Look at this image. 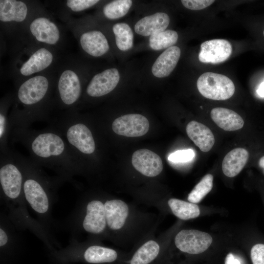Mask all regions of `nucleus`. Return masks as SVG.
Returning <instances> with one entry per match:
<instances>
[{"mask_svg":"<svg viewBox=\"0 0 264 264\" xmlns=\"http://www.w3.org/2000/svg\"><path fill=\"white\" fill-rule=\"evenodd\" d=\"M198 90L204 97L214 100H225L231 97L235 86L228 77L207 72L201 74L197 82Z\"/></svg>","mask_w":264,"mask_h":264,"instance_id":"nucleus-3","label":"nucleus"},{"mask_svg":"<svg viewBox=\"0 0 264 264\" xmlns=\"http://www.w3.org/2000/svg\"><path fill=\"white\" fill-rule=\"evenodd\" d=\"M159 253V244L154 241H149L134 252L129 264H150L157 258Z\"/></svg>","mask_w":264,"mask_h":264,"instance_id":"nucleus-22","label":"nucleus"},{"mask_svg":"<svg viewBox=\"0 0 264 264\" xmlns=\"http://www.w3.org/2000/svg\"><path fill=\"white\" fill-rule=\"evenodd\" d=\"M213 181L212 175H206L189 193L188 200L195 204L199 203L212 190Z\"/></svg>","mask_w":264,"mask_h":264,"instance_id":"nucleus-27","label":"nucleus"},{"mask_svg":"<svg viewBox=\"0 0 264 264\" xmlns=\"http://www.w3.org/2000/svg\"><path fill=\"white\" fill-rule=\"evenodd\" d=\"M225 264H242L241 259L232 253H229L226 257Z\"/></svg>","mask_w":264,"mask_h":264,"instance_id":"nucleus-33","label":"nucleus"},{"mask_svg":"<svg viewBox=\"0 0 264 264\" xmlns=\"http://www.w3.org/2000/svg\"><path fill=\"white\" fill-rule=\"evenodd\" d=\"M178 39V34L172 30H164L154 34L149 38V45L155 50L168 48L175 44Z\"/></svg>","mask_w":264,"mask_h":264,"instance_id":"nucleus-25","label":"nucleus"},{"mask_svg":"<svg viewBox=\"0 0 264 264\" xmlns=\"http://www.w3.org/2000/svg\"><path fill=\"white\" fill-rule=\"evenodd\" d=\"M180 49L176 46L166 49L156 59L152 67L153 74L157 78L168 76L176 66L180 56Z\"/></svg>","mask_w":264,"mask_h":264,"instance_id":"nucleus-13","label":"nucleus"},{"mask_svg":"<svg viewBox=\"0 0 264 264\" xmlns=\"http://www.w3.org/2000/svg\"><path fill=\"white\" fill-rule=\"evenodd\" d=\"M149 122L143 115L128 114L116 118L112 123V130L118 135L127 137H139L149 131Z\"/></svg>","mask_w":264,"mask_h":264,"instance_id":"nucleus-6","label":"nucleus"},{"mask_svg":"<svg viewBox=\"0 0 264 264\" xmlns=\"http://www.w3.org/2000/svg\"><path fill=\"white\" fill-rule=\"evenodd\" d=\"M57 90L63 106L69 109L75 105L82 93L81 82L77 74L70 69L65 70L59 79Z\"/></svg>","mask_w":264,"mask_h":264,"instance_id":"nucleus-5","label":"nucleus"},{"mask_svg":"<svg viewBox=\"0 0 264 264\" xmlns=\"http://www.w3.org/2000/svg\"><path fill=\"white\" fill-rule=\"evenodd\" d=\"M263 34H264V32H263Z\"/></svg>","mask_w":264,"mask_h":264,"instance_id":"nucleus-36","label":"nucleus"},{"mask_svg":"<svg viewBox=\"0 0 264 264\" xmlns=\"http://www.w3.org/2000/svg\"><path fill=\"white\" fill-rule=\"evenodd\" d=\"M10 138L27 150L36 164L52 169L64 179H70L82 171L63 136L50 125L42 130L13 129Z\"/></svg>","mask_w":264,"mask_h":264,"instance_id":"nucleus-1","label":"nucleus"},{"mask_svg":"<svg viewBox=\"0 0 264 264\" xmlns=\"http://www.w3.org/2000/svg\"><path fill=\"white\" fill-rule=\"evenodd\" d=\"M210 115L213 121L224 131H237L242 128L244 125L243 120L240 115L227 108H214Z\"/></svg>","mask_w":264,"mask_h":264,"instance_id":"nucleus-17","label":"nucleus"},{"mask_svg":"<svg viewBox=\"0 0 264 264\" xmlns=\"http://www.w3.org/2000/svg\"><path fill=\"white\" fill-rule=\"evenodd\" d=\"M99 1L97 0H68L66 5L74 12H80L92 7Z\"/></svg>","mask_w":264,"mask_h":264,"instance_id":"nucleus-29","label":"nucleus"},{"mask_svg":"<svg viewBox=\"0 0 264 264\" xmlns=\"http://www.w3.org/2000/svg\"><path fill=\"white\" fill-rule=\"evenodd\" d=\"M23 175V190L26 202L39 217L48 220L50 216L52 185L30 158L19 154Z\"/></svg>","mask_w":264,"mask_h":264,"instance_id":"nucleus-2","label":"nucleus"},{"mask_svg":"<svg viewBox=\"0 0 264 264\" xmlns=\"http://www.w3.org/2000/svg\"><path fill=\"white\" fill-rule=\"evenodd\" d=\"M81 225L88 233L100 234L105 231L107 225L104 204L101 201L93 199L88 202Z\"/></svg>","mask_w":264,"mask_h":264,"instance_id":"nucleus-7","label":"nucleus"},{"mask_svg":"<svg viewBox=\"0 0 264 264\" xmlns=\"http://www.w3.org/2000/svg\"><path fill=\"white\" fill-rule=\"evenodd\" d=\"M8 229L2 222L0 227V247H5L8 243L13 242V238Z\"/></svg>","mask_w":264,"mask_h":264,"instance_id":"nucleus-32","label":"nucleus"},{"mask_svg":"<svg viewBox=\"0 0 264 264\" xmlns=\"http://www.w3.org/2000/svg\"><path fill=\"white\" fill-rule=\"evenodd\" d=\"M132 163L137 171L149 177L157 176L163 170V163L160 157L147 149L135 151L132 155Z\"/></svg>","mask_w":264,"mask_h":264,"instance_id":"nucleus-10","label":"nucleus"},{"mask_svg":"<svg viewBox=\"0 0 264 264\" xmlns=\"http://www.w3.org/2000/svg\"><path fill=\"white\" fill-rule=\"evenodd\" d=\"M132 5L131 0H117L107 4L103 8L105 16L110 20L119 19L124 16Z\"/></svg>","mask_w":264,"mask_h":264,"instance_id":"nucleus-26","label":"nucleus"},{"mask_svg":"<svg viewBox=\"0 0 264 264\" xmlns=\"http://www.w3.org/2000/svg\"><path fill=\"white\" fill-rule=\"evenodd\" d=\"M213 239L208 233L194 229L179 231L175 238L176 247L181 252L189 254H198L206 251Z\"/></svg>","mask_w":264,"mask_h":264,"instance_id":"nucleus-4","label":"nucleus"},{"mask_svg":"<svg viewBox=\"0 0 264 264\" xmlns=\"http://www.w3.org/2000/svg\"><path fill=\"white\" fill-rule=\"evenodd\" d=\"M169 22L170 18L166 13L158 12L140 19L135 24L134 30L140 35L151 36L165 30Z\"/></svg>","mask_w":264,"mask_h":264,"instance_id":"nucleus-14","label":"nucleus"},{"mask_svg":"<svg viewBox=\"0 0 264 264\" xmlns=\"http://www.w3.org/2000/svg\"><path fill=\"white\" fill-rule=\"evenodd\" d=\"M27 14V6L22 1L0 0V20L1 22H22L25 19Z\"/></svg>","mask_w":264,"mask_h":264,"instance_id":"nucleus-20","label":"nucleus"},{"mask_svg":"<svg viewBox=\"0 0 264 264\" xmlns=\"http://www.w3.org/2000/svg\"><path fill=\"white\" fill-rule=\"evenodd\" d=\"M257 93L259 96L264 97V81L259 86Z\"/></svg>","mask_w":264,"mask_h":264,"instance_id":"nucleus-34","label":"nucleus"},{"mask_svg":"<svg viewBox=\"0 0 264 264\" xmlns=\"http://www.w3.org/2000/svg\"><path fill=\"white\" fill-rule=\"evenodd\" d=\"M259 166L264 170V156L261 157L259 161Z\"/></svg>","mask_w":264,"mask_h":264,"instance_id":"nucleus-35","label":"nucleus"},{"mask_svg":"<svg viewBox=\"0 0 264 264\" xmlns=\"http://www.w3.org/2000/svg\"><path fill=\"white\" fill-rule=\"evenodd\" d=\"M118 257L115 250L98 245L88 246L83 253L84 259L90 264L111 263L116 261Z\"/></svg>","mask_w":264,"mask_h":264,"instance_id":"nucleus-21","label":"nucleus"},{"mask_svg":"<svg viewBox=\"0 0 264 264\" xmlns=\"http://www.w3.org/2000/svg\"><path fill=\"white\" fill-rule=\"evenodd\" d=\"M195 156L194 151L191 149L176 151L171 154L168 159L175 163L186 162L192 160Z\"/></svg>","mask_w":264,"mask_h":264,"instance_id":"nucleus-28","label":"nucleus"},{"mask_svg":"<svg viewBox=\"0 0 264 264\" xmlns=\"http://www.w3.org/2000/svg\"><path fill=\"white\" fill-rule=\"evenodd\" d=\"M186 131L189 137L203 152L209 151L215 143L211 131L203 124L191 121L187 125Z\"/></svg>","mask_w":264,"mask_h":264,"instance_id":"nucleus-15","label":"nucleus"},{"mask_svg":"<svg viewBox=\"0 0 264 264\" xmlns=\"http://www.w3.org/2000/svg\"><path fill=\"white\" fill-rule=\"evenodd\" d=\"M29 28L32 35L39 42L53 45L56 44L60 39L59 28L47 18L39 17L34 19L30 23Z\"/></svg>","mask_w":264,"mask_h":264,"instance_id":"nucleus-11","label":"nucleus"},{"mask_svg":"<svg viewBox=\"0 0 264 264\" xmlns=\"http://www.w3.org/2000/svg\"><path fill=\"white\" fill-rule=\"evenodd\" d=\"M53 55L44 48L35 52L22 66L20 72L23 76H29L49 66L53 61Z\"/></svg>","mask_w":264,"mask_h":264,"instance_id":"nucleus-19","label":"nucleus"},{"mask_svg":"<svg viewBox=\"0 0 264 264\" xmlns=\"http://www.w3.org/2000/svg\"><path fill=\"white\" fill-rule=\"evenodd\" d=\"M183 5L189 9L198 10L204 9L214 2L212 0H182Z\"/></svg>","mask_w":264,"mask_h":264,"instance_id":"nucleus-30","label":"nucleus"},{"mask_svg":"<svg viewBox=\"0 0 264 264\" xmlns=\"http://www.w3.org/2000/svg\"><path fill=\"white\" fill-rule=\"evenodd\" d=\"M249 157L246 150L235 148L228 153L222 162V170L227 176L232 177L238 175L246 164Z\"/></svg>","mask_w":264,"mask_h":264,"instance_id":"nucleus-18","label":"nucleus"},{"mask_svg":"<svg viewBox=\"0 0 264 264\" xmlns=\"http://www.w3.org/2000/svg\"><path fill=\"white\" fill-rule=\"evenodd\" d=\"M232 51V45L227 40L206 41L200 45L198 59L202 63L218 64L226 61L230 56Z\"/></svg>","mask_w":264,"mask_h":264,"instance_id":"nucleus-8","label":"nucleus"},{"mask_svg":"<svg viewBox=\"0 0 264 264\" xmlns=\"http://www.w3.org/2000/svg\"><path fill=\"white\" fill-rule=\"evenodd\" d=\"M168 204L173 213L177 218L188 220L198 217L200 214L198 205L177 198H170Z\"/></svg>","mask_w":264,"mask_h":264,"instance_id":"nucleus-23","label":"nucleus"},{"mask_svg":"<svg viewBox=\"0 0 264 264\" xmlns=\"http://www.w3.org/2000/svg\"><path fill=\"white\" fill-rule=\"evenodd\" d=\"M120 79L118 70L111 68L96 74L86 88L87 95L91 97H99L112 91Z\"/></svg>","mask_w":264,"mask_h":264,"instance_id":"nucleus-9","label":"nucleus"},{"mask_svg":"<svg viewBox=\"0 0 264 264\" xmlns=\"http://www.w3.org/2000/svg\"><path fill=\"white\" fill-rule=\"evenodd\" d=\"M112 30L115 37L117 47L122 51H127L133 45V35L130 26L125 22L115 24Z\"/></svg>","mask_w":264,"mask_h":264,"instance_id":"nucleus-24","label":"nucleus"},{"mask_svg":"<svg viewBox=\"0 0 264 264\" xmlns=\"http://www.w3.org/2000/svg\"><path fill=\"white\" fill-rule=\"evenodd\" d=\"M250 255L253 264H264V244L254 245L251 248Z\"/></svg>","mask_w":264,"mask_h":264,"instance_id":"nucleus-31","label":"nucleus"},{"mask_svg":"<svg viewBox=\"0 0 264 264\" xmlns=\"http://www.w3.org/2000/svg\"><path fill=\"white\" fill-rule=\"evenodd\" d=\"M104 204L107 226L113 230L121 229L128 216L127 204L116 199L107 200Z\"/></svg>","mask_w":264,"mask_h":264,"instance_id":"nucleus-12","label":"nucleus"},{"mask_svg":"<svg viewBox=\"0 0 264 264\" xmlns=\"http://www.w3.org/2000/svg\"><path fill=\"white\" fill-rule=\"evenodd\" d=\"M80 42L83 49L93 57L104 55L110 48L106 37L98 30L84 33L80 37Z\"/></svg>","mask_w":264,"mask_h":264,"instance_id":"nucleus-16","label":"nucleus"}]
</instances>
